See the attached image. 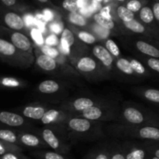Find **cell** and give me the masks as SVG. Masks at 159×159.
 <instances>
[{"label":"cell","mask_w":159,"mask_h":159,"mask_svg":"<svg viewBox=\"0 0 159 159\" xmlns=\"http://www.w3.org/2000/svg\"><path fill=\"white\" fill-rule=\"evenodd\" d=\"M45 43L48 45H50V46L57 45V43H58V38H57V37L56 35H50L45 40Z\"/></svg>","instance_id":"60d3db41"},{"label":"cell","mask_w":159,"mask_h":159,"mask_svg":"<svg viewBox=\"0 0 159 159\" xmlns=\"http://www.w3.org/2000/svg\"><path fill=\"white\" fill-rule=\"evenodd\" d=\"M31 34H32L33 39H34L38 45H42V44L43 43V38L38 30L34 29L32 31V32H31Z\"/></svg>","instance_id":"ab89813d"},{"label":"cell","mask_w":159,"mask_h":159,"mask_svg":"<svg viewBox=\"0 0 159 159\" xmlns=\"http://www.w3.org/2000/svg\"><path fill=\"white\" fill-rule=\"evenodd\" d=\"M43 138L44 141L54 150H59L61 147V143L55 134L49 129H46L43 131Z\"/></svg>","instance_id":"7c38bea8"},{"label":"cell","mask_w":159,"mask_h":159,"mask_svg":"<svg viewBox=\"0 0 159 159\" xmlns=\"http://www.w3.org/2000/svg\"><path fill=\"white\" fill-rule=\"evenodd\" d=\"M124 24L127 29L130 31H133L134 33H138V34H142L145 31V27L142 23L138 22L135 19L130 20L129 22H124Z\"/></svg>","instance_id":"603a6c76"},{"label":"cell","mask_w":159,"mask_h":159,"mask_svg":"<svg viewBox=\"0 0 159 159\" xmlns=\"http://www.w3.org/2000/svg\"><path fill=\"white\" fill-rule=\"evenodd\" d=\"M61 42L62 51L66 54H68L70 47L72 46L75 43V37L73 33L68 28H65L62 31Z\"/></svg>","instance_id":"9c48e42d"},{"label":"cell","mask_w":159,"mask_h":159,"mask_svg":"<svg viewBox=\"0 0 159 159\" xmlns=\"http://www.w3.org/2000/svg\"><path fill=\"white\" fill-rule=\"evenodd\" d=\"M94 20L98 25L107 30H112L114 28L115 23L112 18H108L102 16L100 12H97L94 15Z\"/></svg>","instance_id":"2e32d148"},{"label":"cell","mask_w":159,"mask_h":159,"mask_svg":"<svg viewBox=\"0 0 159 159\" xmlns=\"http://www.w3.org/2000/svg\"><path fill=\"white\" fill-rule=\"evenodd\" d=\"M78 37L83 42L86 44H89V45L94 44L96 42V38H95L93 34H89V33L86 32V31H80L78 34Z\"/></svg>","instance_id":"d6a6232c"},{"label":"cell","mask_w":159,"mask_h":159,"mask_svg":"<svg viewBox=\"0 0 159 159\" xmlns=\"http://www.w3.org/2000/svg\"><path fill=\"white\" fill-rule=\"evenodd\" d=\"M94 104L93 100L89 98H79L75 100L73 102V106L77 111H84L85 109L92 107Z\"/></svg>","instance_id":"7402d4cb"},{"label":"cell","mask_w":159,"mask_h":159,"mask_svg":"<svg viewBox=\"0 0 159 159\" xmlns=\"http://www.w3.org/2000/svg\"><path fill=\"white\" fill-rule=\"evenodd\" d=\"M148 65L152 70L159 73V59L151 57L148 59Z\"/></svg>","instance_id":"74e56055"},{"label":"cell","mask_w":159,"mask_h":159,"mask_svg":"<svg viewBox=\"0 0 159 159\" xmlns=\"http://www.w3.org/2000/svg\"><path fill=\"white\" fill-rule=\"evenodd\" d=\"M37 63L42 70L46 71H52L57 67V62L54 58L47 55H40L37 57Z\"/></svg>","instance_id":"ba28073f"},{"label":"cell","mask_w":159,"mask_h":159,"mask_svg":"<svg viewBox=\"0 0 159 159\" xmlns=\"http://www.w3.org/2000/svg\"><path fill=\"white\" fill-rule=\"evenodd\" d=\"M51 30L52 31H54L56 34H59V33L61 32L62 30V25L59 24V23H53L51 25Z\"/></svg>","instance_id":"7bdbcfd3"},{"label":"cell","mask_w":159,"mask_h":159,"mask_svg":"<svg viewBox=\"0 0 159 159\" xmlns=\"http://www.w3.org/2000/svg\"><path fill=\"white\" fill-rule=\"evenodd\" d=\"M68 125L72 130L79 132H86L91 127V123L86 118H71L68 123Z\"/></svg>","instance_id":"8992f818"},{"label":"cell","mask_w":159,"mask_h":159,"mask_svg":"<svg viewBox=\"0 0 159 159\" xmlns=\"http://www.w3.org/2000/svg\"><path fill=\"white\" fill-rule=\"evenodd\" d=\"M45 17H46L48 20H51V19L53 18V15H52V12H51V11H48V10H46L45 11Z\"/></svg>","instance_id":"7dc6e473"},{"label":"cell","mask_w":159,"mask_h":159,"mask_svg":"<svg viewBox=\"0 0 159 159\" xmlns=\"http://www.w3.org/2000/svg\"><path fill=\"white\" fill-rule=\"evenodd\" d=\"M106 47H107V50L111 53V55H113V56H117L120 55V51L119 47L117 46V45L116 44V42L114 41L111 40V39H108L106 42Z\"/></svg>","instance_id":"1f68e13d"},{"label":"cell","mask_w":159,"mask_h":159,"mask_svg":"<svg viewBox=\"0 0 159 159\" xmlns=\"http://www.w3.org/2000/svg\"><path fill=\"white\" fill-rule=\"evenodd\" d=\"M139 135L141 138L159 140V128L155 126H145L140 129Z\"/></svg>","instance_id":"5bb4252c"},{"label":"cell","mask_w":159,"mask_h":159,"mask_svg":"<svg viewBox=\"0 0 159 159\" xmlns=\"http://www.w3.org/2000/svg\"><path fill=\"white\" fill-rule=\"evenodd\" d=\"M144 97L147 100L152 102L159 104V90L157 89H148L144 93Z\"/></svg>","instance_id":"f546056e"},{"label":"cell","mask_w":159,"mask_h":159,"mask_svg":"<svg viewBox=\"0 0 159 159\" xmlns=\"http://www.w3.org/2000/svg\"><path fill=\"white\" fill-rule=\"evenodd\" d=\"M69 20L73 24L79 26H84L87 24V20L78 12H70Z\"/></svg>","instance_id":"4316f807"},{"label":"cell","mask_w":159,"mask_h":159,"mask_svg":"<svg viewBox=\"0 0 159 159\" xmlns=\"http://www.w3.org/2000/svg\"><path fill=\"white\" fill-rule=\"evenodd\" d=\"M152 10H153L155 19L159 24V1H155L152 5Z\"/></svg>","instance_id":"b9f144b4"},{"label":"cell","mask_w":159,"mask_h":159,"mask_svg":"<svg viewBox=\"0 0 159 159\" xmlns=\"http://www.w3.org/2000/svg\"><path fill=\"white\" fill-rule=\"evenodd\" d=\"M18 137L20 143L24 144L25 146L30 147H34L39 146L40 143V140L38 139V137L33 135V134L23 133Z\"/></svg>","instance_id":"ac0fdd59"},{"label":"cell","mask_w":159,"mask_h":159,"mask_svg":"<svg viewBox=\"0 0 159 159\" xmlns=\"http://www.w3.org/2000/svg\"><path fill=\"white\" fill-rule=\"evenodd\" d=\"M116 12L119 18L123 22H129L134 19V12L127 9L126 6H119L116 8Z\"/></svg>","instance_id":"44dd1931"},{"label":"cell","mask_w":159,"mask_h":159,"mask_svg":"<svg viewBox=\"0 0 159 159\" xmlns=\"http://www.w3.org/2000/svg\"><path fill=\"white\" fill-rule=\"evenodd\" d=\"M0 159H26L22 156L20 152H8L0 156Z\"/></svg>","instance_id":"d590c367"},{"label":"cell","mask_w":159,"mask_h":159,"mask_svg":"<svg viewBox=\"0 0 159 159\" xmlns=\"http://www.w3.org/2000/svg\"><path fill=\"white\" fill-rule=\"evenodd\" d=\"M145 151L142 149H134L127 153L126 159H145Z\"/></svg>","instance_id":"4dcf8cb0"},{"label":"cell","mask_w":159,"mask_h":159,"mask_svg":"<svg viewBox=\"0 0 159 159\" xmlns=\"http://www.w3.org/2000/svg\"><path fill=\"white\" fill-rule=\"evenodd\" d=\"M93 52L94 55L98 59H99L104 65L107 67L111 66L113 59L111 53L107 50V48H105V47L102 45H96L93 48Z\"/></svg>","instance_id":"277c9868"},{"label":"cell","mask_w":159,"mask_h":159,"mask_svg":"<svg viewBox=\"0 0 159 159\" xmlns=\"http://www.w3.org/2000/svg\"><path fill=\"white\" fill-rule=\"evenodd\" d=\"M155 1H159V0H155Z\"/></svg>","instance_id":"db71d44e"},{"label":"cell","mask_w":159,"mask_h":159,"mask_svg":"<svg viewBox=\"0 0 159 159\" xmlns=\"http://www.w3.org/2000/svg\"><path fill=\"white\" fill-rule=\"evenodd\" d=\"M37 1H38L39 2H40V3H43V4H47V3L49 2L50 0H37Z\"/></svg>","instance_id":"681fc988"},{"label":"cell","mask_w":159,"mask_h":159,"mask_svg":"<svg viewBox=\"0 0 159 159\" xmlns=\"http://www.w3.org/2000/svg\"><path fill=\"white\" fill-rule=\"evenodd\" d=\"M100 13L102 14V16L106 17H108V18H111V16L110 14V8L109 7H104L103 9H101V12Z\"/></svg>","instance_id":"ee69618b"},{"label":"cell","mask_w":159,"mask_h":159,"mask_svg":"<svg viewBox=\"0 0 159 159\" xmlns=\"http://www.w3.org/2000/svg\"><path fill=\"white\" fill-rule=\"evenodd\" d=\"M116 66L120 71L127 75H132L134 73V70L132 69L130 62L126 59H120L116 62Z\"/></svg>","instance_id":"d4e9b609"},{"label":"cell","mask_w":159,"mask_h":159,"mask_svg":"<svg viewBox=\"0 0 159 159\" xmlns=\"http://www.w3.org/2000/svg\"><path fill=\"white\" fill-rule=\"evenodd\" d=\"M143 0H129L126 4V7L133 12H138L144 7Z\"/></svg>","instance_id":"f1b7e54d"},{"label":"cell","mask_w":159,"mask_h":159,"mask_svg":"<svg viewBox=\"0 0 159 159\" xmlns=\"http://www.w3.org/2000/svg\"><path fill=\"white\" fill-rule=\"evenodd\" d=\"M110 159H126V157L121 153H116Z\"/></svg>","instance_id":"f6af8a7d"},{"label":"cell","mask_w":159,"mask_h":159,"mask_svg":"<svg viewBox=\"0 0 159 159\" xmlns=\"http://www.w3.org/2000/svg\"><path fill=\"white\" fill-rule=\"evenodd\" d=\"M104 1H105L106 2H108V1H110V0H104Z\"/></svg>","instance_id":"f5cc1de1"},{"label":"cell","mask_w":159,"mask_h":159,"mask_svg":"<svg viewBox=\"0 0 159 159\" xmlns=\"http://www.w3.org/2000/svg\"><path fill=\"white\" fill-rule=\"evenodd\" d=\"M21 86L20 80L11 76H0V88H17Z\"/></svg>","instance_id":"d6986e66"},{"label":"cell","mask_w":159,"mask_h":159,"mask_svg":"<svg viewBox=\"0 0 159 159\" xmlns=\"http://www.w3.org/2000/svg\"><path fill=\"white\" fill-rule=\"evenodd\" d=\"M82 115L85 118L89 120H96L101 118L102 115V112L99 108L92 106L85 110L82 111Z\"/></svg>","instance_id":"ffe728a7"},{"label":"cell","mask_w":159,"mask_h":159,"mask_svg":"<svg viewBox=\"0 0 159 159\" xmlns=\"http://www.w3.org/2000/svg\"><path fill=\"white\" fill-rule=\"evenodd\" d=\"M43 159H65L63 155L58 154L57 152H53V151H48L43 154Z\"/></svg>","instance_id":"f35d334b"},{"label":"cell","mask_w":159,"mask_h":159,"mask_svg":"<svg viewBox=\"0 0 159 159\" xmlns=\"http://www.w3.org/2000/svg\"><path fill=\"white\" fill-rule=\"evenodd\" d=\"M130 65H131V67L134 70V71L136 72L138 74L142 75L144 74V73H145V68H144V66L141 62H138V60H135V59L131 60L130 61Z\"/></svg>","instance_id":"e575fe53"},{"label":"cell","mask_w":159,"mask_h":159,"mask_svg":"<svg viewBox=\"0 0 159 159\" xmlns=\"http://www.w3.org/2000/svg\"><path fill=\"white\" fill-rule=\"evenodd\" d=\"M94 159H110V157L106 153H99L94 157Z\"/></svg>","instance_id":"bcb514c9"},{"label":"cell","mask_w":159,"mask_h":159,"mask_svg":"<svg viewBox=\"0 0 159 159\" xmlns=\"http://www.w3.org/2000/svg\"><path fill=\"white\" fill-rule=\"evenodd\" d=\"M9 41L13 44L20 51H28L32 46L27 36L17 31H13Z\"/></svg>","instance_id":"3957f363"},{"label":"cell","mask_w":159,"mask_h":159,"mask_svg":"<svg viewBox=\"0 0 159 159\" xmlns=\"http://www.w3.org/2000/svg\"><path fill=\"white\" fill-rule=\"evenodd\" d=\"M23 115L32 119H41L44 115L45 110L42 107H33V106H26L22 111Z\"/></svg>","instance_id":"30bf717a"},{"label":"cell","mask_w":159,"mask_h":159,"mask_svg":"<svg viewBox=\"0 0 159 159\" xmlns=\"http://www.w3.org/2000/svg\"><path fill=\"white\" fill-rule=\"evenodd\" d=\"M60 86L56 81L52 80H47L40 83L38 86V90L43 94H53L57 92Z\"/></svg>","instance_id":"9a60e30c"},{"label":"cell","mask_w":159,"mask_h":159,"mask_svg":"<svg viewBox=\"0 0 159 159\" xmlns=\"http://www.w3.org/2000/svg\"><path fill=\"white\" fill-rule=\"evenodd\" d=\"M41 51L43 53L44 55H47L48 56H51L52 58H56L58 56L59 52L55 48L52 46H50V45H43L41 48Z\"/></svg>","instance_id":"836d02e7"},{"label":"cell","mask_w":159,"mask_h":159,"mask_svg":"<svg viewBox=\"0 0 159 159\" xmlns=\"http://www.w3.org/2000/svg\"><path fill=\"white\" fill-rule=\"evenodd\" d=\"M20 50L10 41L0 38V59L9 64H17L20 62L22 56Z\"/></svg>","instance_id":"6da1fadb"},{"label":"cell","mask_w":159,"mask_h":159,"mask_svg":"<svg viewBox=\"0 0 159 159\" xmlns=\"http://www.w3.org/2000/svg\"><path fill=\"white\" fill-rule=\"evenodd\" d=\"M20 148L16 144L7 143L0 140V156L8 152H20Z\"/></svg>","instance_id":"cb8c5ba5"},{"label":"cell","mask_w":159,"mask_h":159,"mask_svg":"<svg viewBox=\"0 0 159 159\" xmlns=\"http://www.w3.org/2000/svg\"><path fill=\"white\" fill-rule=\"evenodd\" d=\"M136 46L138 49L143 54L147 55L152 58L159 59V48L158 47L144 41H138L136 43Z\"/></svg>","instance_id":"5b68a950"},{"label":"cell","mask_w":159,"mask_h":159,"mask_svg":"<svg viewBox=\"0 0 159 159\" xmlns=\"http://www.w3.org/2000/svg\"><path fill=\"white\" fill-rule=\"evenodd\" d=\"M25 120L22 115L9 111L0 110V126L19 127L24 124Z\"/></svg>","instance_id":"7a4b0ae2"},{"label":"cell","mask_w":159,"mask_h":159,"mask_svg":"<svg viewBox=\"0 0 159 159\" xmlns=\"http://www.w3.org/2000/svg\"><path fill=\"white\" fill-rule=\"evenodd\" d=\"M59 115L60 113L57 110H54V109L48 110L45 112L44 115L41 118V122L43 124H49V123L56 121L58 118Z\"/></svg>","instance_id":"484cf974"},{"label":"cell","mask_w":159,"mask_h":159,"mask_svg":"<svg viewBox=\"0 0 159 159\" xmlns=\"http://www.w3.org/2000/svg\"><path fill=\"white\" fill-rule=\"evenodd\" d=\"M150 159H159V157H157L156 156H155V155H152V157H151Z\"/></svg>","instance_id":"f907efd6"},{"label":"cell","mask_w":159,"mask_h":159,"mask_svg":"<svg viewBox=\"0 0 159 159\" xmlns=\"http://www.w3.org/2000/svg\"><path fill=\"white\" fill-rule=\"evenodd\" d=\"M124 115L126 119L134 124H140L143 123L144 117L143 114L134 108H127L124 110Z\"/></svg>","instance_id":"52a82bcc"},{"label":"cell","mask_w":159,"mask_h":159,"mask_svg":"<svg viewBox=\"0 0 159 159\" xmlns=\"http://www.w3.org/2000/svg\"><path fill=\"white\" fill-rule=\"evenodd\" d=\"M62 7L69 12H77L79 6L77 0H63Z\"/></svg>","instance_id":"83f0119b"},{"label":"cell","mask_w":159,"mask_h":159,"mask_svg":"<svg viewBox=\"0 0 159 159\" xmlns=\"http://www.w3.org/2000/svg\"><path fill=\"white\" fill-rule=\"evenodd\" d=\"M77 68L84 73H90L96 70V62L92 58L83 57L78 62Z\"/></svg>","instance_id":"8fae6325"},{"label":"cell","mask_w":159,"mask_h":159,"mask_svg":"<svg viewBox=\"0 0 159 159\" xmlns=\"http://www.w3.org/2000/svg\"><path fill=\"white\" fill-rule=\"evenodd\" d=\"M0 140L12 144H16L19 141V137L12 129L0 126Z\"/></svg>","instance_id":"4fadbf2b"},{"label":"cell","mask_w":159,"mask_h":159,"mask_svg":"<svg viewBox=\"0 0 159 159\" xmlns=\"http://www.w3.org/2000/svg\"><path fill=\"white\" fill-rule=\"evenodd\" d=\"M140 19L146 24H152L155 20L152 8L148 6H144L139 11Z\"/></svg>","instance_id":"e0dca14e"},{"label":"cell","mask_w":159,"mask_h":159,"mask_svg":"<svg viewBox=\"0 0 159 159\" xmlns=\"http://www.w3.org/2000/svg\"><path fill=\"white\" fill-rule=\"evenodd\" d=\"M116 1H118V2H124V1H126V0H116Z\"/></svg>","instance_id":"816d5d0a"},{"label":"cell","mask_w":159,"mask_h":159,"mask_svg":"<svg viewBox=\"0 0 159 159\" xmlns=\"http://www.w3.org/2000/svg\"><path fill=\"white\" fill-rule=\"evenodd\" d=\"M17 0H0V6H4L7 9H12L18 6Z\"/></svg>","instance_id":"8d00e7d4"},{"label":"cell","mask_w":159,"mask_h":159,"mask_svg":"<svg viewBox=\"0 0 159 159\" xmlns=\"http://www.w3.org/2000/svg\"><path fill=\"white\" fill-rule=\"evenodd\" d=\"M152 154H153V155L156 156L157 157H159V147L154 150L153 152H152Z\"/></svg>","instance_id":"c3c4849f"}]
</instances>
